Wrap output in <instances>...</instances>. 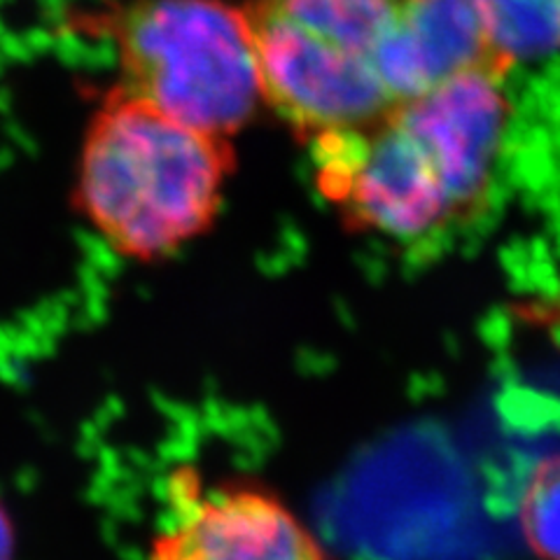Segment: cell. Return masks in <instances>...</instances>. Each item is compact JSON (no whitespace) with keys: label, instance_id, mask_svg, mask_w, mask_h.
Masks as SVG:
<instances>
[{"label":"cell","instance_id":"obj_2","mask_svg":"<svg viewBox=\"0 0 560 560\" xmlns=\"http://www.w3.org/2000/svg\"><path fill=\"white\" fill-rule=\"evenodd\" d=\"M405 0H250L261 98L304 140L393 105L376 70Z\"/></svg>","mask_w":560,"mask_h":560},{"label":"cell","instance_id":"obj_4","mask_svg":"<svg viewBox=\"0 0 560 560\" xmlns=\"http://www.w3.org/2000/svg\"><path fill=\"white\" fill-rule=\"evenodd\" d=\"M306 143L315 187L348 232L430 253L471 226L442 162L395 103Z\"/></svg>","mask_w":560,"mask_h":560},{"label":"cell","instance_id":"obj_7","mask_svg":"<svg viewBox=\"0 0 560 560\" xmlns=\"http://www.w3.org/2000/svg\"><path fill=\"white\" fill-rule=\"evenodd\" d=\"M488 40L514 68L560 49V0H477Z\"/></svg>","mask_w":560,"mask_h":560},{"label":"cell","instance_id":"obj_5","mask_svg":"<svg viewBox=\"0 0 560 560\" xmlns=\"http://www.w3.org/2000/svg\"><path fill=\"white\" fill-rule=\"evenodd\" d=\"M145 560H331L300 512L250 477L206 479L175 467Z\"/></svg>","mask_w":560,"mask_h":560},{"label":"cell","instance_id":"obj_6","mask_svg":"<svg viewBox=\"0 0 560 560\" xmlns=\"http://www.w3.org/2000/svg\"><path fill=\"white\" fill-rule=\"evenodd\" d=\"M376 70L393 103L467 70L512 73L488 40L477 0H405Z\"/></svg>","mask_w":560,"mask_h":560},{"label":"cell","instance_id":"obj_3","mask_svg":"<svg viewBox=\"0 0 560 560\" xmlns=\"http://www.w3.org/2000/svg\"><path fill=\"white\" fill-rule=\"evenodd\" d=\"M113 40L119 84L189 127L232 138L265 103L245 5L131 0Z\"/></svg>","mask_w":560,"mask_h":560},{"label":"cell","instance_id":"obj_1","mask_svg":"<svg viewBox=\"0 0 560 560\" xmlns=\"http://www.w3.org/2000/svg\"><path fill=\"white\" fill-rule=\"evenodd\" d=\"M234 168L232 138L189 127L115 84L82 140L75 206L117 255L150 265L215 224Z\"/></svg>","mask_w":560,"mask_h":560},{"label":"cell","instance_id":"obj_8","mask_svg":"<svg viewBox=\"0 0 560 560\" xmlns=\"http://www.w3.org/2000/svg\"><path fill=\"white\" fill-rule=\"evenodd\" d=\"M518 523L539 560H560V453L541 460L523 486Z\"/></svg>","mask_w":560,"mask_h":560}]
</instances>
